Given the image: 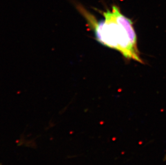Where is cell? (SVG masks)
<instances>
[{"label": "cell", "mask_w": 166, "mask_h": 165, "mask_svg": "<svg viewBox=\"0 0 166 165\" xmlns=\"http://www.w3.org/2000/svg\"><path fill=\"white\" fill-rule=\"evenodd\" d=\"M78 9L99 43L117 51L125 58L143 63L138 49L133 22L123 14L119 8L113 5L111 10L103 12L104 20H100L82 6L79 5Z\"/></svg>", "instance_id": "obj_1"}]
</instances>
